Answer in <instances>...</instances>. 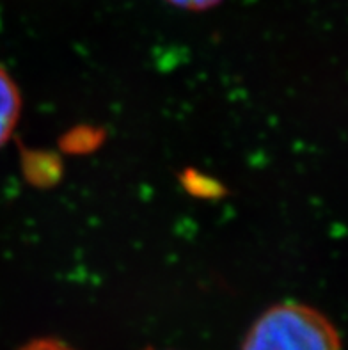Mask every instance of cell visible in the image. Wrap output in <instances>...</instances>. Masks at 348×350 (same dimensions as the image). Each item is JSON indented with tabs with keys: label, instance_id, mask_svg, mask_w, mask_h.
<instances>
[{
	"label": "cell",
	"instance_id": "obj_1",
	"mask_svg": "<svg viewBox=\"0 0 348 350\" xmlns=\"http://www.w3.org/2000/svg\"><path fill=\"white\" fill-rule=\"evenodd\" d=\"M240 350H343V347L338 329L322 311L300 302H281L252 322Z\"/></svg>",
	"mask_w": 348,
	"mask_h": 350
},
{
	"label": "cell",
	"instance_id": "obj_2",
	"mask_svg": "<svg viewBox=\"0 0 348 350\" xmlns=\"http://www.w3.org/2000/svg\"><path fill=\"white\" fill-rule=\"evenodd\" d=\"M22 114V94L16 82L0 66V148L11 139Z\"/></svg>",
	"mask_w": 348,
	"mask_h": 350
},
{
	"label": "cell",
	"instance_id": "obj_3",
	"mask_svg": "<svg viewBox=\"0 0 348 350\" xmlns=\"http://www.w3.org/2000/svg\"><path fill=\"white\" fill-rule=\"evenodd\" d=\"M20 350H75L68 343L55 340V338H38L32 342L25 343Z\"/></svg>",
	"mask_w": 348,
	"mask_h": 350
},
{
	"label": "cell",
	"instance_id": "obj_4",
	"mask_svg": "<svg viewBox=\"0 0 348 350\" xmlns=\"http://www.w3.org/2000/svg\"><path fill=\"white\" fill-rule=\"evenodd\" d=\"M168 2L185 11H206L221 4L222 0H168Z\"/></svg>",
	"mask_w": 348,
	"mask_h": 350
}]
</instances>
